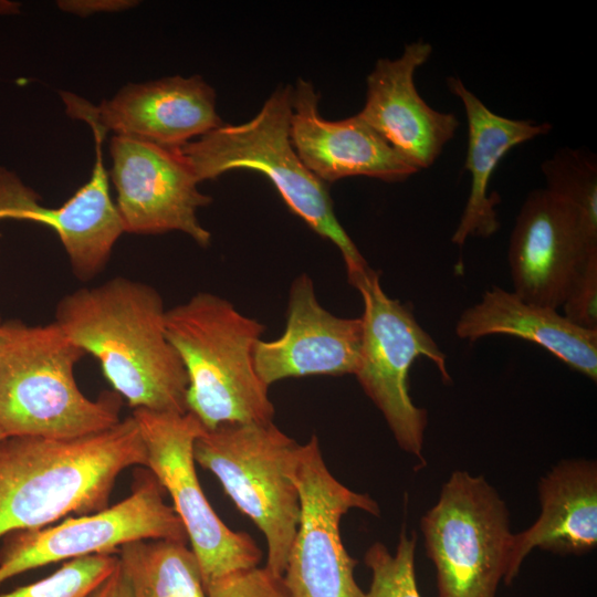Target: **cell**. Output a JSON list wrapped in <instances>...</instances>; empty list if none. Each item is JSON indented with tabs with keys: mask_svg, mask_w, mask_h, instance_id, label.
<instances>
[{
	"mask_svg": "<svg viewBox=\"0 0 597 597\" xmlns=\"http://www.w3.org/2000/svg\"><path fill=\"white\" fill-rule=\"evenodd\" d=\"M165 314L156 289L116 276L66 294L54 322L98 360L114 391L132 408L185 413L188 377L167 338Z\"/></svg>",
	"mask_w": 597,
	"mask_h": 597,
	"instance_id": "cell-1",
	"label": "cell"
},
{
	"mask_svg": "<svg viewBox=\"0 0 597 597\" xmlns=\"http://www.w3.org/2000/svg\"><path fill=\"white\" fill-rule=\"evenodd\" d=\"M147 468L133 416L73 439L6 437L0 440V538L48 526L63 517L108 507L118 475Z\"/></svg>",
	"mask_w": 597,
	"mask_h": 597,
	"instance_id": "cell-2",
	"label": "cell"
},
{
	"mask_svg": "<svg viewBox=\"0 0 597 597\" xmlns=\"http://www.w3.org/2000/svg\"><path fill=\"white\" fill-rule=\"evenodd\" d=\"M85 355L55 323L0 321V429L4 437L73 439L117 422L122 397L87 398L74 377Z\"/></svg>",
	"mask_w": 597,
	"mask_h": 597,
	"instance_id": "cell-3",
	"label": "cell"
},
{
	"mask_svg": "<svg viewBox=\"0 0 597 597\" xmlns=\"http://www.w3.org/2000/svg\"><path fill=\"white\" fill-rule=\"evenodd\" d=\"M165 331L187 373V410L206 429L273 421L269 387L253 360L262 323L221 296L199 292L166 310Z\"/></svg>",
	"mask_w": 597,
	"mask_h": 597,
	"instance_id": "cell-4",
	"label": "cell"
},
{
	"mask_svg": "<svg viewBox=\"0 0 597 597\" xmlns=\"http://www.w3.org/2000/svg\"><path fill=\"white\" fill-rule=\"evenodd\" d=\"M293 86H279L250 121L177 147L198 182L233 169L265 175L287 208L339 250L349 283L369 265L336 218L327 185L298 158L290 135Z\"/></svg>",
	"mask_w": 597,
	"mask_h": 597,
	"instance_id": "cell-5",
	"label": "cell"
},
{
	"mask_svg": "<svg viewBox=\"0 0 597 597\" xmlns=\"http://www.w3.org/2000/svg\"><path fill=\"white\" fill-rule=\"evenodd\" d=\"M298 448L273 421L205 428L193 443L195 462L217 476L235 506L264 534L265 567L280 577L301 515Z\"/></svg>",
	"mask_w": 597,
	"mask_h": 597,
	"instance_id": "cell-6",
	"label": "cell"
},
{
	"mask_svg": "<svg viewBox=\"0 0 597 597\" xmlns=\"http://www.w3.org/2000/svg\"><path fill=\"white\" fill-rule=\"evenodd\" d=\"M438 597H495L513 540L504 500L484 476L455 470L421 517Z\"/></svg>",
	"mask_w": 597,
	"mask_h": 597,
	"instance_id": "cell-7",
	"label": "cell"
},
{
	"mask_svg": "<svg viewBox=\"0 0 597 597\" xmlns=\"http://www.w3.org/2000/svg\"><path fill=\"white\" fill-rule=\"evenodd\" d=\"M350 284L364 302L363 339L355 376L383 413L401 450L422 460L428 413L412 402L408 374L416 358L423 356L436 365L442 380L450 383L446 355L412 311L384 292L378 272L369 268Z\"/></svg>",
	"mask_w": 597,
	"mask_h": 597,
	"instance_id": "cell-8",
	"label": "cell"
},
{
	"mask_svg": "<svg viewBox=\"0 0 597 597\" xmlns=\"http://www.w3.org/2000/svg\"><path fill=\"white\" fill-rule=\"evenodd\" d=\"M147 452V469L172 499L191 549L198 558L205 588L231 573L259 565L262 553L252 537L230 530L202 492L193 458V443L205 427L185 413L134 409Z\"/></svg>",
	"mask_w": 597,
	"mask_h": 597,
	"instance_id": "cell-9",
	"label": "cell"
},
{
	"mask_svg": "<svg viewBox=\"0 0 597 597\" xmlns=\"http://www.w3.org/2000/svg\"><path fill=\"white\" fill-rule=\"evenodd\" d=\"M133 492L113 506L88 515L69 516L55 526L17 531L0 548V584L45 565L96 553H117L139 540L187 542L185 527L164 488L148 469L139 470Z\"/></svg>",
	"mask_w": 597,
	"mask_h": 597,
	"instance_id": "cell-10",
	"label": "cell"
},
{
	"mask_svg": "<svg viewBox=\"0 0 597 597\" xmlns=\"http://www.w3.org/2000/svg\"><path fill=\"white\" fill-rule=\"evenodd\" d=\"M301 515L282 576L290 597H362L356 561L339 532L343 515L359 509L379 515L376 501L341 483L327 469L314 434L300 444L295 471Z\"/></svg>",
	"mask_w": 597,
	"mask_h": 597,
	"instance_id": "cell-11",
	"label": "cell"
},
{
	"mask_svg": "<svg viewBox=\"0 0 597 597\" xmlns=\"http://www.w3.org/2000/svg\"><path fill=\"white\" fill-rule=\"evenodd\" d=\"M116 208L125 232L160 234L180 231L208 247L211 233L197 210L211 202L177 147L114 135L109 147Z\"/></svg>",
	"mask_w": 597,
	"mask_h": 597,
	"instance_id": "cell-12",
	"label": "cell"
},
{
	"mask_svg": "<svg viewBox=\"0 0 597 597\" xmlns=\"http://www.w3.org/2000/svg\"><path fill=\"white\" fill-rule=\"evenodd\" d=\"M597 238L578 211L544 189L528 193L510 237L509 265L513 291L523 301L557 310Z\"/></svg>",
	"mask_w": 597,
	"mask_h": 597,
	"instance_id": "cell-13",
	"label": "cell"
},
{
	"mask_svg": "<svg viewBox=\"0 0 597 597\" xmlns=\"http://www.w3.org/2000/svg\"><path fill=\"white\" fill-rule=\"evenodd\" d=\"M62 98L72 117L165 147H179L224 124L214 90L199 75L129 83L98 106L71 93Z\"/></svg>",
	"mask_w": 597,
	"mask_h": 597,
	"instance_id": "cell-14",
	"label": "cell"
},
{
	"mask_svg": "<svg viewBox=\"0 0 597 597\" xmlns=\"http://www.w3.org/2000/svg\"><path fill=\"white\" fill-rule=\"evenodd\" d=\"M429 42L408 43L396 59H379L366 78L365 105L357 113L406 161L430 167L453 138L459 121L431 108L415 83L416 71L430 57Z\"/></svg>",
	"mask_w": 597,
	"mask_h": 597,
	"instance_id": "cell-15",
	"label": "cell"
},
{
	"mask_svg": "<svg viewBox=\"0 0 597 597\" xmlns=\"http://www.w3.org/2000/svg\"><path fill=\"white\" fill-rule=\"evenodd\" d=\"M362 339V318L339 317L325 310L313 281L303 273L290 286L283 335L256 343L254 368L268 387L285 378L355 375Z\"/></svg>",
	"mask_w": 597,
	"mask_h": 597,
	"instance_id": "cell-16",
	"label": "cell"
},
{
	"mask_svg": "<svg viewBox=\"0 0 597 597\" xmlns=\"http://www.w3.org/2000/svg\"><path fill=\"white\" fill-rule=\"evenodd\" d=\"M318 103L313 84L298 78L292 94L291 142L298 158L321 181L365 176L401 182L419 171L358 114L327 121L321 116Z\"/></svg>",
	"mask_w": 597,
	"mask_h": 597,
	"instance_id": "cell-17",
	"label": "cell"
},
{
	"mask_svg": "<svg viewBox=\"0 0 597 597\" xmlns=\"http://www.w3.org/2000/svg\"><path fill=\"white\" fill-rule=\"evenodd\" d=\"M541 512L525 531L513 535L505 584L517 576L534 549L559 555H583L597 546V464L588 459H565L541 476Z\"/></svg>",
	"mask_w": 597,
	"mask_h": 597,
	"instance_id": "cell-18",
	"label": "cell"
},
{
	"mask_svg": "<svg viewBox=\"0 0 597 597\" xmlns=\"http://www.w3.org/2000/svg\"><path fill=\"white\" fill-rule=\"evenodd\" d=\"M447 86L462 102L468 122L464 168L471 177L470 193L451 238L453 244L462 247L469 238H489L500 228L495 208L501 198L496 192L489 195L500 161L517 145L549 133L552 125L494 113L457 76L447 77Z\"/></svg>",
	"mask_w": 597,
	"mask_h": 597,
	"instance_id": "cell-19",
	"label": "cell"
},
{
	"mask_svg": "<svg viewBox=\"0 0 597 597\" xmlns=\"http://www.w3.org/2000/svg\"><path fill=\"white\" fill-rule=\"evenodd\" d=\"M459 338L470 343L490 335H509L540 345L589 379H597V331L582 328L557 310L523 301L499 286L465 308L455 324Z\"/></svg>",
	"mask_w": 597,
	"mask_h": 597,
	"instance_id": "cell-20",
	"label": "cell"
},
{
	"mask_svg": "<svg viewBox=\"0 0 597 597\" xmlns=\"http://www.w3.org/2000/svg\"><path fill=\"white\" fill-rule=\"evenodd\" d=\"M95 138V165L90 180L59 208H45L33 200L12 211L8 219L29 220L52 228L59 235L74 274L87 281L106 265L113 247L125 232L109 196L103 161V142L107 134L90 124Z\"/></svg>",
	"mask_w": 597,
	"mask_h": 597,
	"instance_id": "cell-21",
	"label": "cell"
},
{
	"mask_svg": "<svg viewBox=\"0 0 597 597\" xmlns=\"http://www.w3.org/2000/svg\"><path fill=\"white\" fill-rule=\"evenodd\" d=\"M117 556L133 597H207L198 558L186 542L134 541Z\"/></svg>",
	"mask_w": 597,
	"mask_h": 597,
	"instance_id": "cell-22",
	"label": "cell"
},
{
	"mask_svg": "<svg viewBox=\"0 0 597 597\" xmlns=\"http://www.w3.org/2000/svg\"><path fill=\"white\" fill-rule=\"evenodd\" d=\"M541 169L546 189L580 214L588 232L597 238V163L584 149L564 147L546 159Z\"/></svg>",
	"mask_w": 597,
	"mask_h": 597,
	"instance_id": "cell-23",
	"label": "cell"
},
{
	"mask_svg": "<svg viewBox=\"0 0 597 597\" xmlns=\"http://www.w3.org/2000/svg\"><path fill=\"white\" fill-rule=\"evenodd\" d=\"M417 535L402 528L395 553L376 542L365 554L371 580L362 597H421L415 570Z\"/></svg>",
	"mask_w": 597,
	"mask_h": 597,
	"instance_id": "cell-24",
	"label": "cell"
},
{
	"mask_svg": "<svg viewBox=\"0 0 597 597\" xmlns=\"http://www.w3.org/2000/svg\"><path fill=\"white\" fill-rule=\"evenodd\" d=\"M118 564L117 553L105 552L66 561L51 575L0 597H85Z\"/></svg>",
	"mask_w": 597,
	"mask_h": 597,
	"instance_id": "cell-25",
	"label": "cell"
},
{
	"mask_svg": "<svg viewBox=\"0 0 597 597\" xmlns=\"http://www.w3.org/2000/svg\"><path fill=\"white\" fill-rule=\"evenodd\" d=\"M207 597H290L283 578L265 566L238 570L206 587Z\"/></svg>",
	"mask_w": 597,
	"mask_h": 597,
	"instance_id": "cell-26",
	"label": "cell"
},
{
	"mask_svg": "<svg viewBox=\"0 0 597 597\" xmlns=\"http://www.w3.org/2000/svg\"><path fill=\"white\" fill-rule=\"evenodd\" d=\"M562 307L573 324L597 331V252L578 272Z\"/></svg>",
	"mask_w": 597,
	"mask_h": 597,
	"instance_id": "cell-27",
	"label": "cell"
},
{
	"mask_svg": "<svg viewBox=\"0 0 597 597\" xmlns=\"http://www.w3.org/2000/svg\"><path fill=\"white\" fill-rule=\"evenodd\" d=\"M136 0H59L60 10L82 18L96 13L121 12L138 6Z\"/></svg>",
	"mask_w": 597,
	"mask_h": 597,
	"instance_id": "cell-28",
	"label": "cell"
},
{
	"mask_svg": "<svg viewBox=\"0 0 597 597\" xmlns=\"http://www.w3.org/2000/svg\"><path fill=\"white\" fill-rule=\"evenodd\" d=\"M85 597H133L129 584L119 563L113 573Z\"/></svg>",
	"mask_w": 597,
	"mask_h": 597,
	"instance_id": "cell-29",
	"label": "cell"
},
{
	"mask_svg": "<svg viewBox=\"0 0 597 597\" xmlns=\"http://www.w3.org/2000/svg\"><path fill=\"white\" fill-rule=\"evenodd\" d=\"M8 205V185L3 167L0 166V216Z\"/></svg>",
	"mask_w": 597,
	"mask_h": 597,
	"instance_id": "cell-30",
	"label": "cell"
},
{
	"mask_svg": "<svg viewBox=\"0 0 597 597\" xmlns=\"http://www.w3.org/2000/svg\"><path fill=\"white\" fill-rule=\"evenodd\" d=\"M20 3L11 0H0V15L18 14Z\"/></svg>",
	"mask_w": 597,
	"mask_h": 597,
	"instance_id": "cell-31",
	"label": "cell"
},
{
	"mask_svg": "<svg viewBox=\"0 0 597 597\" xmlns=\"http://www.w3.org/2000/svg\"><path fill=\"white\" fill-rule=\"evenodd\" d=\"M4 437V434L2 433L1 429H0V440H2Z\"/></svg>",
	"mask_w": 597,
	"mask_h": 597,
	"instance_id": "cell-32",
	"label": "cell"
}]
</instances>
